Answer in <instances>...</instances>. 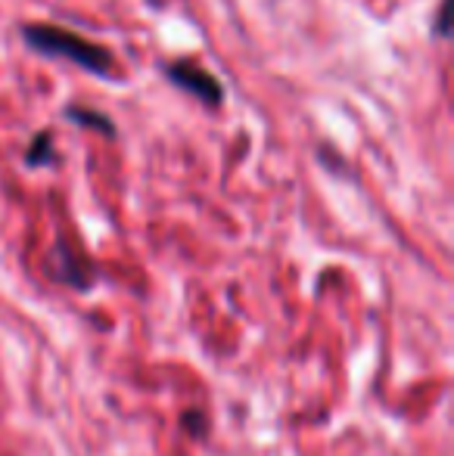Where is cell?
<instances>
[{
  "label": "cell",
  "mask_w": 454,
  "mask_h": 456,
  "mask_svg": "<svg viewBox=\"0 0 454 456\" xmlns=\"http://www.w3.org/2000/svg\"><path fill=\"white\" fill-rule=\"evenodd\" d=\"M22 37L29 47H35L44 56H60L75 66H81L91 75H110L112 72V53L87 37L75 35L60 25H25Z\"/></svg>",
  "instance_id": "obj_1"
},
{
  "label": "cell",
  "mask_w": 454,
  "mask_h": 456,
  "mask_svg": "<svg viewBox=\"0 0 454 456\" xmlns=\"http://www.w3.org/2000/svg\"><path fill=\"white\" fill-rule=\"evenodd\" d=\"M54 162V137L47 131L37 134L29 146V165H50Z\"/></svg>",
  "instance_id": "obj_4"
},
{
  "label": "cell",
  "mask_w": 454,
  "mask_h": 456,
  "mask_svg": "<svg viewBox=\"0 0 454 456\" xmlns=\"http://www.w3.org/2000/svg\"><path fill=\"white\" fill-rule=\"evenodd\" d=\"M69 118L78 121L81 127H94V131H103V134H112V121L106 118L103 112H91V109H69Z\"/></svg>",
  "instance_id": "obj_3"
},
{
  "label": "cell",
  "mask_w": 454,
  "mask_h": 456,
  "mask_svg": "<svg viewBox=\"0 0 454 456\" xmlns=\"http://www.w3.org/2000/svg\"><path fill=\"white\" fill-rule=\"evenodd\" d=\"M184 428H187L194 438H202L209 426H206V419H202L200 410H187V413H184Z\"/></svg>",
  "instance_id": "obj_5"
},
{
  "label": "cell",
  "mask_w": 454,
  "mask_h": 456,
  "mask_svg": "<svg viewBox=\"0 0 454 456\" xmlns=\"http://www.w3.org/2000/svg\"><path fill=\"white\" fill-rule=\"evenodd\" d=\"M165 75H169V81L175 87H181V91H187L190 96H196L200 102H209V106H219L221 96H225V91H221V85L215 81L212 72H206V69H200L196 62H171L169 69H165Z\"/></svg>",
  "instance_id": "obj_2"
}]
</instances>
